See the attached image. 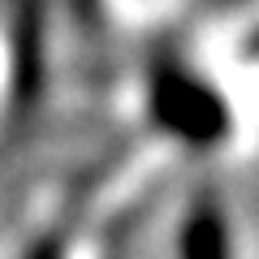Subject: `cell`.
Listing matches in <instances>:
<instances>
[{"label": "cell", "instance_id": "6da1fadb", "mask_svg": "<svg viewBox=\"0 0 259 259\" xmlns=\"http://www.w3.org/2000/svg\"><path fill=\"white\" fill-rule=\"evenodd\" d=\"M151 112L164 130L182 134L186 143H216L225 130V108L203 82L177 74V69H160L151 78Z\"/></svg>", "mask_w": 259, "mask_h": 259}, {"label": "cell", "instance_id": "3957f363", "mask_svg": "<svg viewBox=\"0 0 259 259\" xmlns=\"http://www.w3.org/2000/svg\"><path fill=\"white\" fill-rule=\"evenodd\" d=\"M182 259H233L229 255V225L216 203H199L182 225Z\"/></svg>", "mask_w": 259, "mask_h": 259}, {"label": "cell", "instance_id": "7a4b0ae2", "mask_svg": "<svg viewBox=\"0 0 259 259\" xmlns=\"http://www.w3.org/2000/svg\"><path fill=\"white\" fill-rule=\"evenodd\" d=\"M39 78H44V5L22 0L13 22V91L22 104L39 95Z\"/></svg>", "mask_w": 259, "mask_h": 259}, {"label": "cell", "instance_id": "277c9868", "mask_svg": "<svg viewBox=\"0 0 259 259\" xmlns=\"http://www.w3.org/2000/svg\"><path fill=\"white\" fill-rule=\"evenodd\" d=\"M26 259H65V250H61V242H56V238H39L35 246L26 250Z\"/></svg>", "mask_w": 259, "mask_h": 259}]
</instances>
